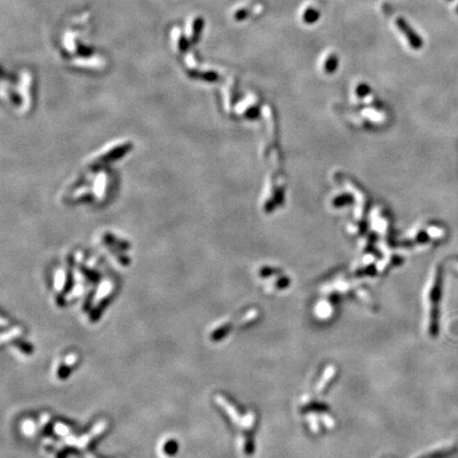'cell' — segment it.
Here are the masks:
<instances>
[{
  "instance_id": "1",
  "label": "cell",
  "mask_w": 458,
  "mask_h": 458,
  "mask_svg": "<svg viewBox=\"0 0 458 458\" xmlns=\"http://www.w3.org/2000/svg\"><path fill=\"white\" fill-rule=\"evenodd\" d=\"M396 25L397 28L402 32L404 37L409 41L410 46L413 49H419L422 47V39L417 34V32H415V30L411 27L410 23L407 22L404 18H398L396 20Z\"/></svg>"
},
{
  "instance_id": "3",
  "label": "cell",
  "mask_w": 458,
  "mask_h": 458,
  "mask_svg": "<svg viewBox=\"0 0 458 458\" xmlns=\"http://www.w3.org/2000/svg\"><path fill=\"white\" fill-rule=\"evenodd\" d=\"M337 64H338V59H337V56L332 54V55H330L327 59V62L325 64V67H326V71L331 73V72H333L336 70V67H337Z\"/></svg>"
},
{
  "instance_id": "2",
  "label": "cell",
  "mask_w": 458,
  "mask_h": 458,
  "mask_svg": "<svg viewBox=\"0 0 458 458\" xmlns=\"http://www.w3.org/2000/svg\"><path fill=\"white\" fill-rule=\"evenodd\" d=\"M319 17H320V14L319 12L316 10V8H313V7H309L308 10H305L302 14V20L305 22V23H308V24H312V23H315L318 19H319Z\"/></svg>"
}]
</instances>
